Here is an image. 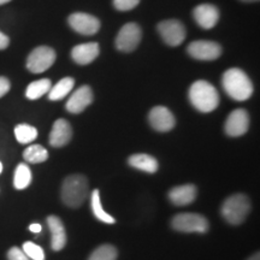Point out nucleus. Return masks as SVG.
Instances as JSON below:
<instances>
[{
    "label": "nucleus",
    "instance_id": "35",
    "mask_svg": "<svg viewBox=\"0 0 260 260\" xmlns=\"http://www.w3.org/2000/svg\"><path fill=\"white\" fill-rule=\"evenodd\" d=\"M241 2H243V3H256V2H259V0H241Z\"/></svg>",
    "mask_w": 260,
    "mask_h": 260
},
{
    "label": "nucleus",
    "instance_id": "19",
    "mask_svg": "<svg viewBox=\"0 0 260 260\" xmlns=\"http://www.w3.org/2000/svg\"><path fill=\"white\" fill-rule=\"evenodd\" d=\"M128 162L132 168L145 171L147 172V174H154V172L158 171L159 168L157 159L146 153H136L130 155Z\"/></svg>",
    "mask_w": 260,
    "mask_h": 260
},
{
    "label": "nucleus",
    "instance_id": "1",
    "mask_svg": "<svg viewBox=\"0 0 260 260\" xmlns=\"http://www.w3.org/2000/svg\"><path fill=\"white\" fill-rule=\"evenodd\" d=\"M222 84L225 93L237 102L248 100L253 94V83L245 71L239 68L228 69L223 74Z\"/></svg>",
    "mask_w": 260,
    "mask_h": 260
},
{
    "label": "nucleus",
    "instance_id": "2",
    "mask_svg": "<svg viewBox=\"0 0 260 260\" xmlns=\"http://www.w3.org/2000/svg\"><path fill=\"white\" fill-rule=\"evenodd\" d=\"M89 194L88 180L80 174L69 175L61 184L60 198L65 206L77 209L86 201Z\"/></svg>",
    "mask_w": 260,
    "mask_h": 260
},
{
    "label": "nucleus",
    "instance_id": "30",
    "mask_svg": "<svg viewBox=\"0 0 260 260\" xmlns=\"http://www.w3.org/2000/svg\"><path fill=\"white\" fill-rule=\"evenodd\" d=\"M10 88H11V83H10L9 79H6L4 76H0V98L6 95Z\"/></svg>",
    "mask_w": 260,
    "mask_h": 260
},
{
    "label": "nucleus",
    "instance_id": "12",
    "mask_svg": "<svg viewBox=\"0 0 260 260\" xmlns=\"http://www.w3.org/2000/svg\"><path fill=\"white\" fill-rule=\"evenodd\" d=\"M148 121L152 128L159 133L170 132L176 125L175 116L165 106H154L149 111Z\"/></svg>",
    "mask_w": 260,
    "mask_h": 260
},
{
    "label": "nucleus",
    "instance_id": "17",
    "mask_svg": "<svg viewBox=\"0 0 260 260\" xmlns=\"http://www.w3.org/2000/svg\"><path fill=\"white\" fill-rule=\"evenodd\" d=\"M100 53V47L96 42L77 45L71 51V58L76 64L88 65L96 59Z\"/></svg>",
    "mask_w": 260,
    "mask_h": 260
},
{
    "label": "nucleus",
    "instance_id": "31",
    "mask_svg": "<svg viewBox=\"0 0 260 260\" xmlns=\"http://www.w3.org/2000/svg\"><path fill=\"white\" fill-rule=\"evenodd\" d=\"M10 45V39L8 35H5L4 32L0 31V50H5Z\"/></svg>",
    "mask_w": 260,
    "mask_h": 260
},
{
    "label": "nucleus",
    "instance_id": "23",
    "mask_svg": "<svg viewBox=\"0 0 260 260\" xmlns=\"http://www.w3.org/2000/svg\"><path fill=\"white\" fill-rule=\"evenodd\" d=\"M31 171L27 164L24 162H21V164L17 165L15 170L14 175V187L16 189L22 190L25 189V188L29 187V184L31 183Z\"/></svg>",
    "mask_w": 260,
    "mask_h": 260
},
{
    "label": "nucleus",
    "instance_id": "16",
    "mask_svg": "<svg viewBox=\"0 0 260 260\" xmlns=\"http://www.w3.org/2000/svg\"><path fill=\"white\" fill-rule=\"evenodd\" d=\"M47 225L51 232V247L53 251L59 252L67 245V232L63 220L57 216L47 217Z\"/></svg>",
    "mask_w": 260,
    "mask_h": 260
},
{
    "label": "nucleus",
    "instance_id": "3",
    "mask_svg": "<svg viewBox=\"0 0 260 260\" xmlns=\"http://www.w3.org/2000/svg\"><path fill=\"white\" fill-rule=\"evenodd\" d=\"M189 100L198 111L212 112L219 105V94L210 82L204 80L195 81L189 88Z\"/></svg>",
    "mask_w": 260,
    "mask_h": 260
},
{
    "label": "nucleus",
    "instance_id": "29",
    "mask_svg": "<svg viewBox=\"0 0 260 260\" xmlns=\"http://www.w3.org/2000/svg\"><path fill=\"white\" fill-rule=\"evenodd\" d=\"M8 260H30L18 247H12L8 252Z\"/></svg>",
    "mask_w": 260,
    "mask_h": 260
},
{
    "label": "nucleus",
    "instance_id": "34",
    "mask_svg": "<svg viewBox=\"0 0 260 260\" xmlns=\"http://www.w3.org/2000/svg\"><path fill=\"white\" fill-rule=\"evenodd\" d=\"M11 2V0H0V5H4V4H8V3Z\"/></svg>",
    "mask_w": 260,
    "mask_h": 260
},
{
    "label": "nucleus",
    "instance_id": "4",
    "mask_svg": "<svg viewBox=\"0 0 260 260\" xmlns=\"http://www.w3.org/2000/svg\"><path fill=\"white\" fill-rule=\"evenodd\" d=\"M251 212V200L245 194L236 193L224 201L220 209L224 220L232 225H240Z\"/></svg>",
    "mask_w": 260,
    "mask_h": 260
},
{
    "label": "nucleus",
    "instance_id": "10",
    "mask_svg": "<svg viewBox=\"0 0 260 260\" xmlns=\"http://www.w3.org/2000/svg\"><path fill=\"white\" fill-rule=\"evenodd\" d=\"M68 22H69V25L73 30L81 35H87V37L96 34L100 29L99 19L95 16L84 14V12H75V14L70 15Z\"/></svg>",
    "mask_w": 260,
    "mask_h": 260
},
{
    "label": "nucleus",
    "instance_id": "18",
    "mask_svg": "<svg viewBox=\"0 0 260 260\" xmlns=\"http://www.w3.org/2000/svg\"><path fill=\"white\" fill-rule=\"evenodd\" d=\"M198 195V189L194 184L188 183L183 186L174 187L168 193L169 199L175 206H187L193 203Z\"/></svg>",
    "mask_w": 260,
    "mask_h": 260
},
{
    "label": "nucleus",
    "instance_id": "24",
    "mask_svg": "<svg viewBox=\"0 0 260 260\" xmlns=\"http://www.w3.org/2000/svg\"><path fill=\"white\" fill-rule=\"evenodd\" d=\"M23 158L30 164H40L48 159L47 149L41 145H30L24 149Z\"/></svg>",
    "mask_w": 260,
    "mask_h": 260
},
{
    "label": "nucleus",
    "instance_id": "25",
    "mask_svg": "<svg viewBox=\"0 0 260 260\" xmlns=\"http://www.w3.org/2000/svg\"><path fill=\"white\" fill-rule=\"evenodd\" d=\"M16 140L22 145L30 144L38 138V129L29 124H18L15 128Z\"/></svg>",
    "mask_w": 260,
    "mask_h": 260
},
{
    "label": "nucleus",
    "instance_id": "36",
    "mask_svg": "<svg viewBox=\"0 0 260 260\" xmlns=\"http://www.w3.org/2000/svg\"><path fill=\"white\" fill-rule=\"evenodd\" d=\"M3 172V164H2V161H0V174H2Z\"/></svg>",
    "mask_w": 260,
    "mask_h": 260
},
{
    "label": "nucleus",
    "instance_id": "32",
    "mask_svg": "<svg viewBox=\"0 0 260 260\" xmlns=\"http://www.w3.org/2000/svg\"><path fill=\"white\" fill-rule=\"evenodd\" d=\"M29 230L34 234H39V233H41L42 226H41V224H39V223H32L29 225Z\"/></svg>",
    "mask_w": 260,
    "mask_h": 260
},
{
    "label": "nucleus",
    "instance_id": "11",
    "mask_svg": "<svg viewBox=\"0 0 260 260\" xmlns=\"http://www.w3.org/2000/svg\"><path fill=\"white\" fill-rule=\"evenodd\" d=\"M249 128V116L248 112L243 109H237L228 116L224 130L228 136L239 138L245 135Z\"/></svg>",
    "mask_w": 260,
    "mask_h": 260
},
{
    "label": "nucleus",
    "instance_id": "5",
    "mask_svg": "<svg viewBox=\"0 0 260 260\" xmlns=\"http://www.w3.org/2000/svg\"><path fill=\"white\" fill-rule=\"evenodd\" d=\"M172 229L178 233L205 234L209 230L210 224L206 217L199 213H180L171 219Z\"/></svg>",
    "mask_w": 260,
    "mask_h": 260
},
{
    "label": "nucleus",
    "instance_id": "8",
    "mask_svg": "<svg viewBox=\"0 0 260 260\" xmlns=\"http://www.w3.org/2000/svg\"><path fill=\"white\" fill-rule=\"evenodd\" d=\"M142 38L141 28L136 23H126L121 28L116 37V47L117 50L125 52H133L139 46Z\"/></svg>",
    "mask_w": 260,
    "mask_h": 260
},
{
    "label": "nucleus",
    "instance_id": "6",
    "mask_svg": "<svg viewBox=\"0 0 260 260\" xmlns=\"http://www.w3.org/2000/svg\"><path fill=\"white\" fill-rule=\"evenodd\" d=\"M56 52L48 46L34 48L27 58V69L32 74H41L50 69L56 61Z\"/></svg>",
    "mask_w": 260,
    "mask_h": 260
},
{
    "label": "nucleus",
    "instance_id": "27",
    "mask_svg": "<svg viewBox=\"0 0 260 260\" xmlns=\"http://www.w3.org/2000/svg\"><path fill=\"white\" fill-rule=\"evenodd\" d=\"M22 251L25 253V255L30 260H45V258H46L44 249L31 241L24 242L23 246H22Z\"/></svg>",
    "mask_w": 260,
    "mask_h": 260
},
{
    "label": "nucleus",
    "instance_id": "28",
    "mask_svg": "<svg viewBox=\"0 0 260 260\" xmlns=\"http://www.w3.org/2000/svg\"><path fill=\"white\" fill-rule=\"evenodd\" d=\"M112 3L118 11H130L140 4V0H113Z\"/></svg>",
    "mask_w": 260,
    "mask_h": 260
},
{
    "label": "nucleus",
    "instance_id": "20",
    "mask_svg": "<svg viewBox=\"0 0 260 260\" xmlns=\"http://www.w3.org/2000/svg\"><path fill=\"white\" fill-rule=\"evenodd\" d=\"M75 86V80L73 77H64L60 81L51 87L48 92V99L52 102H58V100L64 99L65 96L73 90Z\"/></svg>",
    "mask_w": 260,
    "mask_h": 260
},
{
    "label": "nucleus",
    "instance_id": "22",
    "mask_svg": "<svg viewBox=\"0 0 260 260\" xmlns=\"http://www.w3.org/2000/svg\"><path fill=\"white\" fill-rule=\"evenodd\" d=\"M52 87V82L48 79H41L34 82L29 83L27 89H25V96L29 100L40 99L42 95L50 92Z\"/></svg>",
    "mask_w": 260,
    "mask_h": 260
},
{
    "label": "nucleus",
    "instance_id": "14",
    "mask_svg": "<svg viewBox=\"0 0 260 260\" xmlns=\"http://www.w3.org/2000/svg\"><path fill=\"white\" fill-rule=\"evenodd\" d=\"M193 17L203 29H212L218 23L219 11L212 4H201L193 10Z\"/></svg>",
    "mask_w": 260,
    "mask_h": 260
},
{
    "label": "nucleus",
    "instance_id": "33",
    "mask_svg": "<svg viewBox=\"0 0 260 260\" xmlns=\"http://www.w3.org/2000/svg\"><path fill=\"white\" fill-rule=\"evenodd\" d=\"M247 260H260V253L256 252L254 254H252Z\"/></svg>",
    "mask_w": 260,
    "mask_h": 260
},
{
    "label": "nucleus",
    "instance_id": "15",
    "mask_svg": "<svg viewBox=\"0 0 260 260\" xmlns=\"http://www.w3.org/2000/svg\"><path fill=\"white\" fill-rule=\"evenodd\" d=\"M73 138V128L67 119H57L53 123L50 133V145L52 147L60 148L67 146Z\"/></svg>",
    "mask_w": 260,
    "mask_h": 260
},
{
    "label": "nucleus",
    "instance_id": "21",
    "mask_svg": "<svg viewBox=\"0 0 260 260\" xmlns=\"http://www.w3.org/2000/svg\"><path fill=\"white\" fill-rule=\"evenodd\" d=\"M90 209L98 220L106 224H115L116 219L113 218L111 214H109L104 210L102 205V199H100V193L98 189H94L90 195Z\"/></svg>",
    "mask_w": 260,
    "mask_h": 260
},
{
    "label": "nucleus",
    "instance_id": "13",
    "mask_svg": "<svg viewBox=\"0 0 260 260\" xmlns=\"http://www.w3.org/2000/svg\"><path fill=\"white\" fill-rule=\"evenodd\" d=\"M93 103V92L89 86H82L73 93L67 102L65 109L70 113L77 115V113L83 112L84 110Z\"/></svg>",
    "mask_w": 260,
    "mask_h": 260
},
{
    "label": "nucleus",
    "instance_id": "9",
    "mask_svg": "<svg viewBox=\"0 0 260 260\" xmlns=\"http://www.w3.org/2000/svg\"><path fill=\"white\" fill-rule=\"evenodd\" d=\"M190 57L198 60H216L222 54V46L214 41L198 40L190 42L187 47Z\"/></svg>",
    "mask_w": 260,
    "mask_h": 260
},
{
    "label": "nucleus",
    "instance_id": "7",
    "mask_svg": "<svg viewBox=\"0 0 260 260\" xmlns=\"http://www.w3.org/2000/svg\"><path fill=\"white\" fill-rule=\"evenodd\" d=\"M158 32L168 46L176 47L186 40L187 31L183 23L177 19H165L157 25Z\"/></svg>",
    "mask_w": 260,
    "mask_h": 260
},
{
    "label": "nucleus",
    "instance_id": "26",
    "mask_svg": "<svg viewBox=\"0 0 260 260\" xmlns=\"http://www.w3.org/2000/svg\"><path fill=\"white\" fill-rule=\"evenodd\" d=\"M118 252L112 245H102L94 249L88 260H117Z\"/></svg>",
    "mask_w": 260,
    "mask_h": 260
}]
</instances>
